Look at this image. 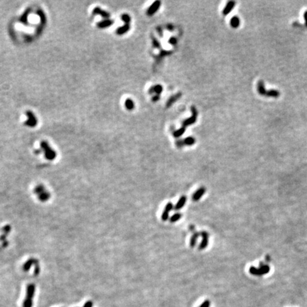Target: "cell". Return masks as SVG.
<instances>
[{"label": "cell", "instance_id": "6da1fadb", "mask_svg": "<svg viewBox=\"0 0 307 307\" xmlns=\"http://www.w3.org/2000/svg\"><path fill=\"white\" fill-rule=\"evenodd\" d=\"M36 292V286L34 284H28L26 292V297L23 302V307H32L33 299Z\"/></svg>", "mask_w": 307, "mask_h": 307}, {"label": "cell", "instance_id": "7a4b0ae2", "mask_svg": "<svg viewBox=\"0 0 307 307\" xmlns=\"http://www.w3.org/2000/svg\"><path fill=\"white\" fill-rule=\"evenodd\" d=\"M34 193L37 195L38 199L42 202L47 201L51 197L49 192L43 185H38L36 186L34 189Z\"/></svg>", "mask_w": 307, "mask_h": 307}, {"label": "cell", "instance_id": "3957f363", "mask_svg": "<svg viewBox=\"0 0 307 307\" xmlns=\"http://www.w3.org/2000/svg\"><path fill=\"white\" fill-rule=\"evenodd\" d=\"M41 147L42 150L44 152V156L48 160H54L56 156V153L53 150L47 143V142L43 141L41 142Z\"/></svg>", "mask_w": 307, "mask_h": 307}, {"label": "cell", "instance_id": "277c9868", "mask_svg": "<svg viewBox=\"0 0 307 307\" xmlns=\"http://www.w3.org/2000/svg\"><path fill=\"white\" fill-rule=\"evenodd\" d=\"M270 271V267L267 265H263V264H260V267L259 269H257L255 267H251L250 268V272L252 274V275H257V276H260L262 275H264V274H267V272Z\"/></svg>", "mask_w": 307, "mask_h": 307}, {"label": "cell", "instance_id": "5b68a950", "mask_svg": "<svg viewBox=\"0 0 307 307\" xmlns=\"http://www.w3.org/2000/svg\"><path fill=\"white\" fill-rule=\"evenodd\" d=\"M26 115L28 117V120L25 122V125L30 127H35L36 124H37V120H36V116L34 115V113L31 112V111H27Z\"/></svg>", "mask_w": 307, "mask_h": 307}, {"label": "cell", "instance_id": "8992f818", "mask_svg": "<svg viewBox=\"0 0 307 307\" xmlns=\"http://www.w3.org/2000/svg\"><path fill=\"white\" fill-rule=\"evenodd\" d=\"M201 235L202 237V241L201 242V244L199 245L198 250H202L207 248L208 245V238H209V235H208V233L206 231L201 232Z\"/></svg>", "mask_w": 307, "mask_h": 307}, {"label": "cell", "instance_id": "52a82bcc", "mask_svg": "<svg viewBox=\"0 0 307 307\" xmlns=\"http://www.w3.org/2000/svg\"><path fill=\"white\" fill-rule=\"evenodd\" d=\"M161 7V1L157 0V1H155L149 7V8L147 10V15L149 16H152L156 13L157 11H158L159 9Z\"/></svg>", "mask_w": 307, "mask_h": 307}, {"label": "cell", "instance_id": "ba28073f", "mask_svg": "<svg viewBox=\"0 0 307 307\" xmlns=\"http://www.w3.org/2000/svg\"><path fill=\"white\" fill-rule=\"evenodd\" d=\"M173 206L172 203H168L166 205L165 208H164L163 213H162V220L166 221L169 219V213L171 211V210L173 209Z\"/></svg>", "mask_w": 307, "mask_h": 307}, {"label": "cell", "instance_id": "9c48e42d", "mask_svg": "<svg viewBox=\"0 0 307 307\" xmlns=\"http://www.w3.org/2000/svg\"><path fill=\"white\" fill-rule=\"evenodd\" d=\"M206 191V188L201 187L200 189L197 190V191L193 193V195H192V200H193V201H199L202 198V196L205 194Z\"/></svg>", "mask_w": 307, "mask_h": 307}, {"label": "cell", "instance_id": "30bf717a", "mask_svg": "<svg viewBox=\"0 0 307 307\" xmlns=\"http://www.w3.org/2000/svg\"><path fill=\"white\" fill-rule=\"evenodd\" d=\"M93 15L100 14V15H101L102 17L105 18L106 19H109V16H110V14H109L108 12H107L106 11L102 10L100 7H95V8L94 9V10H93Z\"/></svg>", "mask_w": 307, "mask_h": 307}, {"label": "cell", "instance_id": "8fae6325", "mask_svg": "<svg viewBox=\"0 0 307 307\" xmlns=\"http://www.w3.org/2000/svg\"><path fill=\"white\" fill-rule=\"evenodd\" d=\"M181 95H182L181 93H177V94L171 96V98H170L168 100L167 102H166V107H167V108H168V107H171V106L175 102L177 101V100H178V99H180L181 97Z\"/></svg>", "mask_w": 307, "mask_h": 307}, {"label": "cell", "instance_id": "7c38bea8", "mask_svg": "<svg viewBox=\"0 0 307 307\" xmlns=\"http://www.w3.org/2000/svg\"><path fill=\"white\" fill-rule=\"evenodd\" d=\"M235 1H228V2L227 3V4H226V6L225 7L223 11V15L226 16V15H228V14H230V12H231V11L233 10V9L235 7Z\"/></svg>", "mask_w": 307, "mask_h": 307}, {"label": "cell", "instance_id": "4fadbf2b", "mask_svg": "<svg viewBox=\"0 0 307 307\" xmlns=\"http://www.w3.org/2000/svg\"><path fill=\"white\" fill-rule=\"evenodd\" d=\"M186 197L185 196V195H183V196L181 197L180 198H179V200L178 201V202L176 203V204L174 206V210H176V211H179L180 209H181V208L184 207V205L186 204Z\"/></svg>", "mask_w": 307, "mask_h": 307}, {"label": "cell", "instance_id": "5bb4252c", "mask_svg": "<svg viewBox=\"0 0 307 307\" xmlns=\"http://www.w3.org/2000/svg\"><path fill=\"white\" fill-rule=\"evenodd\" d=\"M257 90H258L259 94L261 95H266L267 90H265V87H264V82H263L262 80H259L258 82V84H257Z\"/></svg>", "mask_w": 307, "mask_h": 307}, {"label": "cell", "instance_id": "9a60e30c", "mask_svg": "<svg viewBox=\"0 0 307 307\" xmlns=\"http://www.w3.org/2000/svg\"><path fill=\"white\" fill-rule=\"evenodd\" d=\"M129 29H130V26H129V24H125L123 26L119 27V28L117 29L116 33L118 35H122V34L127 33Z\"/></svg>", "mask_w": 307, "mask_h": 307}, {"label": "cell", "instance_id": "2e32d148", "mask_svg": "<svg viewBox=\"0 0 307 307\" xmlns=\"http://www.w3.org/2000/svg\"><path fill=\"white\" fill-rule=\"evenodd\" d=\"M200 235L201 233H197V232H195V233L193 234V235H192L191 237V240H190V246H191V248H194L195 246L197 240H198V238Z\"/></svg>", "mask_w": 307, "mask_h": 307}, {"label": "cell", "instance_id": "e0dca14e", "mask_svg": "<svg viewBox=\"0 0 307 307\" xmlns=\"http://www.w3.org/2000/svg\"><path fill=\"white\" fill-rule=\"evenodd\" d=\"M112 24H113L112 20L105 19V20H103V21H100V22L98 24V26L99 27V28L103 29V28H105V27L109 26L112 25Z\"/></svg>", "mask_w": 307, "mask_h": 307}, {"label": "cell", "instance_id": "ac0fdd59", "mask_svg": "<svg viewBox=\"0 0 307 307\" xmlns=\"http://www.w3.org/2000/svg\"><path fill=\"white\" fill-rule=\"evenodd\" d=\"M240 24V20L239 19V17H237V16H233L231 20H230V25L233 28L236 29L237 27H239V26Z\"/></svg>", "mask_w": 307, "mask_h": 307}, {"label": "cell", "instance_id": "d6986e66", "mask_svg": "<svg viewBox=\"0 0 307 307\" xmlns=\"http://www.w3.org/2000/svg\"><path fill=\"white\" fill-rule=\"evenodd\" d=\"M196 118H195V117H194V116H192V117H191V118H189V119H186V120H185L184 122H183V127H188V126L195 123V122H196Z\"/></svg>", "mask_w": 307, "mask_h": 307}, {"label": "cell", "instance_id": "ffe728a7", "mask_svg": "<svg viewBox=\"0 0 307 307\" xmlns=\"http://www.w3.org/2000/svg\"><path fill=\"white\" fill-rule=\"evenodd\" d=\"M280 95V93L278 90H267L266 96L268 97H273V98H278Z\"/></svg>", "mask_w": 307, "mask_h": 307}, {"label": "cell", "instance_id": "44dd1931", "mask_svg": "<svg viewBox=\"0 0 307 307\" xmlns=\"http://www.w3.org/2000/svg\"><path fill=\"white\" fill-rule=\"evenodd\" d=\"M125 105L128 110H132L134 108V103L132 100L127 99L125 101Z\"/></svg>", "mask_w": 307, "mask_h": 307}, {"label": "cell", "instance_id": "7402d4cb", "mask_svg": "<svg viewBox=\"0 0 307 307\" xmlns=\"http://www.w3.org/2000/svg\"><path fill=\"white\" fill-rule=\"evenodd\" d=\"M183 141H184V144H185V145H188V146L193 145L195 142V138L193 137H186L184 139Z\"/></svg>", "mask_w": 307, "mask_h": 307}, {"label": "cell", "instance_id": "603a6c76", "mask_svg": "<svg viewBox=\"0 0 307 307\" xmlns=\"http://www.w3.org/2000/svg\"><path fill=\"white\" fill-rule=\"evenodd\" d=\"M186 131V127H182L181 128H180V129H178V130L175 131L174 132H173V137L176 138H178L180 137L181 135H183L184 134V132H185Z\"/></svg>", "mask_w": 307, "mask_h": 307}, {"label": "cell", "instance_id": "cb8c5ba5", "mask_svg": "<svg viewBox=\"0 0 307 307\" xmlns=\"http://www.w3.org/2000/svg\"><path fill=\"white\" fill-rule=\"evenodd\" d=\"M36 262V261L34 260V259H29V260H28L25 263L24 265V271H28V270H30L31 266H32L33 264H35Z\"/></svg>", "mask_w": 307, "mask_h": 307}, {"label": "cell", "instance_id": "d4e9b609", "mask_svg": "<svg viewBox=\"0 0 307 307\" xmlns=\"http://www.w3.org/2000/svg\"><path fill=\"white\" fill-rule=\"evenodd\" d=\"M181 217H182V215L181 214V213H175V214H173L172 216L170 217L169 220L171 223H176L178 220H180V219L181 218Z\"/></svg>", "mask_w": 307, "mask_h": 307}, {"label": "cell", "instance_id": "484cf974", "mask_svg": "<svg viewBox=\"0 0 307 307\" xmlns=\"http://www.w3.org/2000/svg\"><path fill=\"white\" fill-rule=\"evenodd\" d=\"M153 87L154 93H156V95H160L162 93V91H163V87L161 85H156Z\"/></svg>", "mask_w": 307, "mask_h": 307}, {"label": "cell", "instance_id": "4316f807", "mask_svg": "<svg viewBox=\"0 0 307 307\" xmlns=\"http://www.w3.org/2000/svg\"><path fill=\"white\" fill-rule=\"evenodd\" d=\"M121 18H122V21H123L126 24H129V22H130V21H131V18H130V16H129V15H128V14H122Z\"/></svg>", "mask_w": 307, "mask_h": 307}, {"label": "cell", "instance_id": "83f0119b", "mask_svg": "<svg viewBox=\"0 0 307 307\" xmlns=\"http://www.w3.org/2000/svg\"><path fill=\"white\" fill-rule=\"evenodd\" d=\"M152 44H153L154 48H158V49L161 48V43H160V42L156 38L152 37Z\"/></svg>", "mask_w": 307, "mask_h": 307}, {"label": "cell", "instance_id": "f1b7e54d", "mask_svg": "<svg viewBox=\"0 0 307 307\" xmlns=\"http://www.w3.org/2000/svg\"><path fill=\"white\" fill-rule=\"evenodd\" d=\"M171 54H172V52H171V51H164V50H162L160 52L159 56H160L161 58H162V57H164V56H169V55Z\"/></svg>", "mask_w": 307, "mask_h": 307}, {"label": "cell", "instance_id": "f546056e", "mask_svg": "<svg viewBox=\"0 0 307 307\" xmlns=\"http://www.w3.org/2000/svg\"><path fill=\"white\" fill-rule=\"evenodd\" d=\"M191 109L192 112V116H194L195 118H197V116H198V110L195 108V106H192Z\"/></svg>", "mask_w": 307, "mask_h": 307}, {"label": "cell", "instance_id": "4dcf8cb0", "mask_svg": "<svg viewBox=\"0 0 307 307\" xmlns=\"http://www.w3.org/2000/svg\"><path fill=\"white\" fill-rule=\"evenodd\" d=\"M176 145L177 147L178 148H182L185 144L184 143V141L183 140H178L176 142Z\"/></svg>", "mask_w": 307, "mask_h": 307}, {"label": "cell", "instance_id": "1f68e13d", "mask_svg": "<svg viewBox=\"0 0 307 307\" xmlns=\"http://www.w3.org/2000/svg\"><path fill=\"white\" fill-rule=\"evenodd\" d=\"M169 43L171 45H176L177 43V39L175 37H171L169 39Z\"/></svg>", "mask_w": 307, "mask_h": 307}, {"label": "cell", "instance_id": "d6a6232c", "mask_svg": "<svg viewBox=\"0 0 307 307\" xmlns=\"http://www.w3.org/2000/svg\"><path fill=\"white\" fill-rule=\"evenodd\" d=\"M211 305V302L209 300H206L199 307H209Z\"/></svg>", "mask_w": 307, "mask_h": 307}, {"label": "cell", "instance_id": "836d02e7", "mask_svg": "<svg viewBox=\"0 0 307 307\" xmlns=\"http://www.w3.org/2000/svg\"><path fill=\"white\" fill-rule=\"evenodd\" d=\"M156 31L158 32L159 35L160 36V37H163V29H162V27L158 26L156 28Z\"/></svg>", "mask_w": 307, "mask_h": 307}, {"label": "cell", "instance_id": "e575fe53", "mask_svg": "<svg viewBox=\"0 0 307 307\" xmlns=\"http://www.w3.org/2000/svg\"><path fill=\"white\" fill-rule=\"evenodd\" d=\"M93 301H87L86 303H85V304H84L83 307H93Z\"/></svg>", "mask_w": 307, "mask_h": 307}, {"label": "cell", "instance_id": "d590c367", "mask_svg": "<svg viewBox=\"0 0 307 307\" xmlns=\"http://www.w3.org/2000/svg\"><path fill=\"white\" fill-rule=\"evenodd\" d=\"M152 101L153 102H157L158 100H160V95H156L152 97Z\"/></svg>", "mask_w": 307, "mask_h": 307}, {"label": "cell", "instance_id": "8d00e7d4", "mask_svg": "<svg viewBox=\"0 0 307 307\" xmlns=\"http://www.w3.org/2000/svg\"><path fill=\"white\" fill-rule=\"evenodd\" d=\"M166 29H167L169 31H173V26L171 24H168L167 26H166Z\"/></svg>", "mask_w": 307, "mask_h": 307}, {"label": "cell", "instance_id": "74e56055", "mask_svg": "<svg viewBox=\"0 0 307 307\" xmlns=\"http://www.w3.org/2000/svg\"><path fill=\"white\" fill-rule=\"evenodd\" d=\"M304 20H305V24H306V26H307V11H306L304 13Z\"/></svg>", "mask_w": 307, "mask_h": 307}]
</instances>
